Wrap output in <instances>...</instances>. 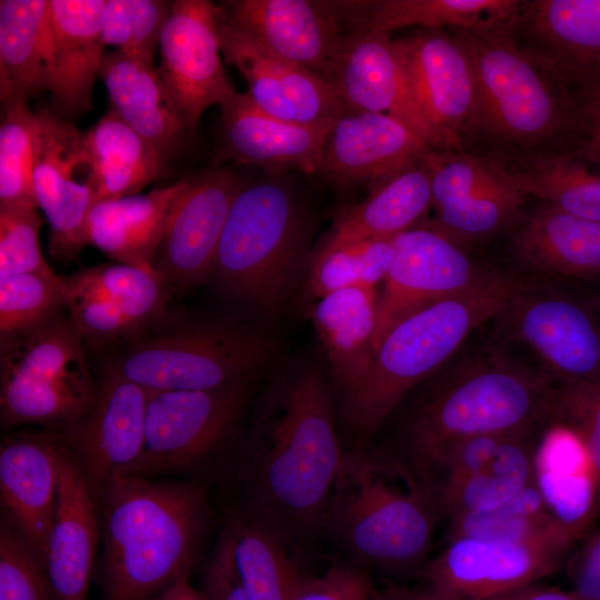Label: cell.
<instances>
[{
	"mask_svg": "<svg viewBox=\"0 0 600 600\" xmlns=\"http://www.w3.org/2000/svg\"><path fill=\"white\" fill-rule=\"evenodd\" d=\"M106 0H49L52 30L51 111L67 120L92 109V90L104 54Z\"/></svg>",
	"mask_w": 600,
	"mask_h": 600,
	"instance_id": "cell-30",
	"label": "cell"
},
{
	"mask_svg": "<svg viewBox=\"0 0 600 600\" xmlns=\"http://www.w3.org/2000/svg\"><path fill=\"white\" fill-rule=\"evenodd\" d=\"M576 540L554 534L528 541L481 538L448 540L426 569L430 600H488L557 571Z\"/></svg>",
	"mask_w": 600,
	"mask_h": 600,
	"instance_id": "cell-12",
	"label": "cell"
},
{
	"mask_svg": "<svg viewBox=\"0 0 600 600\" xmlns=\"http://www.w3.org/2000/svg\"><path fill=\"white\" fill-rule=\"evenodd\" d=\"M326 81L349 110L392 116L431 147L443 149L412 97L388 33L342 32L332 51Z\"/></svg>",
	"mask_w": 600,
	"mask_h": 600,
	"instance_id": "cell-20",
	"label": "cell"
},
{
	"mask_svg": "<svg viewBox=\"0 0 600 600\" xmlns=\"http://www.w3.org/2000/svg\"><path fill=\"white\" fill-rule=\"evenodd\" d=\"M61 280L69 318L92 344L139 334L162 317L170 294L153 271L117 262L82 268Z\"/></svg>",
	"mask_w": 600,
	"mask_h": 600,
	"instance_id": "cell-17",
	"label": "cell"
},
{
	"mask_svg": "<svg viewBox=\"0 0 600 600\" xmlns=\"http://www.w3.org/2000/svg\"><path fill=\"white\" fill-rule=\"evenodd\" d=\"M422 159L431 183L434 218L426 226L454 243L488 240L512 228L528 197L493 156L429 149Z\"/></svg>",
	"mask_w": 600,
	"mask_h": 600,
	"instance_id": "cell-11",
	"label": "cell"
},
{
	"mask_svg": "<svg viewBox=\"0 0 600 600\" xmlns=\"http://www.w3.org/2000/svg\"><path fill=\"white\" fill-rule=\"evenodd\" d=\"M83 339L60 312L0 336V421L6 429L36 423L62 430L92 404L94 387Z\"/></svg>",
	"mask_w": 600,
	"mask_h": 600,
	"instance_id": "cell-8",
	"label": "cell"
},
{
	"mask_svg": "<svg viewBox=\"0 0 600 600\" xmlns=\"http://www.w3.org/2000/svg\"><path fill=\"white\" fill-rule=\"evenodd\" d=\"M189 178L147 193L96 202L86 241L117 263L152 271L156 251Z\"/></svg>",
	"mask_w": 600,
	"mask_h": 600,
	"instance_id": "cell-32",
	"label": "cell"
},
{
	"mask_svg": "<svg viewBox=\"0 0 600 600\" xmlns=\"http://www.w3.org/2000/svg\"><path fill=\"white\" fill-rule=\"evenodd\" d=\"M496 158L527 197L600 222V168L577 150Z\"/></svg>",
	"mask_w": 600,
	"mask_h": 600,
	"instance_id": "cell-39",
	"label": "cell"
},
{
	"mask_svg": "<svg viewBox=\"0 0 600 600\" xmlns=\"http://www.w3.org/2000/svg\"><path fill=\"white\" fill-rule=\"evenodd\" d=\"M99 77L111 109L166 160L182 149L191 133L172 106L153 62L114 49L104 52Z\"/></svg>",
	"mask_w": 600,
	"mask_h": 600,
	"instance_id": "cell-33",
	"label": "cell"
},
{
	"mask_svg": "<svg viewBox=\"0 0 600 600\" xmlns=\"http://www.w3.org/2000/svg\"><path fill=\"white\" fill-rule=\"evenodd\" d=\"M512 228L513 254L523 266L574 278L600 277V222L542 201Z\"/></svg>",
	"mask_w": 600,
	"mask_h": 600,
	"instance_id": "cell-34",
	"label": "cell"
},
{
	"mask_svg": "<svg viewBox=\"0 0 600 600\" xmlns=\"http://www.w3.org/2000/svg\"><path fill=\"white\" fill-rule=\"evenodd\" d=\"M311 318L343 393L367 374L374 356L378 293L350 287L317 299Z\"/></svg>",
	"mask_w": 600,
	"mask_h": 600,
	"instance_id": "cell-38",
	"label": "cell"
},
{
	"mask_svg": "<svg viewBox=\"0 0 600 600\" xmlns=\"http://www.w3.org/2000/svg\"><path fill=\"white\" fill-rule=\"evenodd\" d=\"M552 417L580 436L593 468L600 502V381L562 382L554 390Z\"/></svg>",
	"mask_w": 600,
	"mask_h": 600,
	"instance_id": "cell-48",
	"label": "cell"
},
{
	"mask_svg": "<svg viewBox=\"0 0 600 600\" xmlns=\"http://www.w3.org/2000/svg\"><path fill=\"white\" fill-rule=\"evenodd\" d=\"M246 392L247 380L212 390L149 392L142 451L119 477L200 469L228 441Z\"/></svg>",
	"mask_w": 600,
	"mask_h": 600,
	"instance_id": "cell-10",
	"label": "cell"
},
{
	"mask_svg": "<svg viewBox=\"0 0 600 600\" xmlns=\"http://www.w3.org/2000/svg\"><path fill=\"white\" fill-rule=\"evenodd\" d=\"M506 311L519 337L562 382L600 381V323L587 308L517 282Z\"/></svg>",
	"mask_w": 600,
	"mask_h": 600,
	"instance_id": "cell-22",
	"label": "cell"
},
{
	"mask_svg": "<svg viewBox=\"0 0 600 600\" xmlns=\"http://www.w3.org/2000/svg\"><path fill=\"white\" fill-rule=\"evenodd\" d=\"M553 399L554 390L526 371L496 361L472 364L439 382L413 410L406 461L427 478L461 439L530 432L552 417Z\"/></svg>",
	"mask_w": 600,
	"mask_h": 600,
	"instance_id": "cell-7",
	"label": "cell"
},
{
	"mask_svg": "<svg viewBox=\"0 0 600 600\" xmlns=\"http://www.w3.org/2000/svg\"><path fill=\"white\" fill-rule=\"evenodd\" d=\"M342 32L511 29L522 0H324Z\"/></svg>",
	"mask_w": 600,
	"mask_h": 600,
	"instance_id": "cell-29",
	"label": "cell"
},
{
	"mask_svg": "<svg viewBox=\"0 0 600 600\" xmlns=\"http://www.w3.org/2000/svg\"><path fill=\"white\" fill-rule=\"evenodd\" d=\"M374 593L361 566L337 563L321 576H301L292 600H373Z\"/></svg>",
	"mask_w": 600,
	"mask_h": 600,
	"instance_id": "cell-49",
	"label": "cell"
},
{
	"mask_svg": "<svg viewBox=\"0 0 600 600\" xmlns=\"http://www.w3.org/2000/svg\"><path fill=\"white\" fill-rule=\"evenodd\" d=\"M272 341L230 321L186 323L137 334L108 371L149 392L212 390L248 380Z\"/></svg>",
	"mask_w": 600,
	"mask_h": 600,
	"instance_id": "cell-9",
	"label": "cell"
},
{
	"mask_svg": "<svg viewBox=\"0 0 600 600\" xmlns=\"http://www.w3.org/2000/svg\"><path fill=\"white\" fill-rule=\"evenodd\" d=\"M510 34L568 89L600 77V0H523Z\"/></svg>",
	"mask_w": 600,
	"mask_h": 600,
	"instance_id": "cell-23",
	"label": "cell"
},
{
	"mask_svg": "<svg viewBox=\"0 0 600 600\" xmlns=\"http://www.w3.org/2000/svg\"><path fill=\"white\" fill-rule=\"evenodd\" d=\"M428 596V594H427ZM429 598V597H428ZM430 600V599H429ZM488 600H581L569 589L533 583Z\"/></svg>",
	"mask_w": 600,
	"mask_h": 600,
	"instance_id": "cell-55",
	"label": "cell"
},
{
	"mask_svg": "<svg viewBox=\"0 0 600 600\" xmlns=\"http://www.w3.org/2000/svg\"><path fill=\"white\" fill-rule=\"evenodd\" d=\"M533 483L556 523L576 541L600 516L599 489L586 447L570 426L556 420L533 451Z\"/></svg>",
	"mask_w": 600,
	"mask_h": 600,
	"instance_id": "cell-31",
	"label": "cell"
},
{
	"mask_svg": "<svg viewBox=\"0 0 600 600\" xmlns=\"http://www.w3.org/2000/svg\"><path fill=\"white\" fill-rule=\"evenodd\" d=\"M94 203L139 193L166 172V159L113 110L83 136Z\"/></svg>",
	"mask_w": 600,
	"mask_h": 600,
	"instance_id": "cell-37",
	"label": "cell"
},
{
	"mask_svg": "<svg viewBox=\"0 0 600 600\" xmlns=\"http://www.w3.org/2000/svg\"><path fill=\"white\" fill-rule=\"evenodd\" d=\"M599 309H600V299H599Z\"/></svg>",
	"mask_w": 600,
	"mask_h": 600,
	"instance_id": "cell-58",
	"label": "cell"
},
{
	"mask_svg": "<svg viewBox=\"0 0 600 600\" xmlns=\"http://www.w3.org/2000/svg\"><path fill=\"white\" fill-rule=\"evenodd\" d=\"M201 591L206 600H251L236 572L226 528L204 567Z\"/></svg>",
	"mask_w": 600,
	"mask_h": 600,
	"instance_id": "cell-52",
	"label": "cell"
},
{
	"mask_svg": "<svg viewBox=\"0 0 600 600\" xmlns=\"http://www.w3.org/2000/svg\"><path fill=\"white\" fill-rule=\"evenodd\" d=\"M407 461L379 451L344 452L323 523L359 566L418 563L431 543L434 500Z\"/></svg>",
	"mask_w": 600,
	"mask_h": 600,
	"instance_id": "cell-4",
	"label": "cell"
},
{
	"mask_svg": "<svg viewBox=\"0 0 600 600\" xmlns=\"http://www.w3.org/2000/svg\"><path fill=\"white\" fill-rule=\"evenodd\" d=\"M527 433L513 436L481 468L440 484L438 503L449 517L496 507L533 483L534 446Z\"/></svg>",
	"mask_w": 600,
	"mask_h": 600,
	"instance_id": "cell-41",
	"label": "cell"
},
{
	"mask_svg": "<svg viewBox=\"0 0 600 600\" xmlns=\"http://www.w3.org/2000/svg\"><path fill=\"white\" fill-rule=\"evenodd\" d=\"M219 146L214 166L230 160L278 173H319L326 136L332 123L301 126L260 110L248 93L236 91L220 104Z\"/></svg>",
	"mask_w": 600,
	"mask_h": 600,
	"instance_id": "cell-28",
	"label": "cell"
},
{
	"mask_svg": "<svg viewBox=\"0 0 600 600\" xmlns=\"http://www.w3.org/2000/svg\"><path fill=\"white\" fill-rule=\"evenodd\" d=\"M561 533L570 536L552 519L538 489L531 483L496 507L450 517L448 540L470 537L528 541Z\"/></svg>",
	"mask_w": 600,
	"mask_h": 600,
	"instance_id": "cell-42",
	"label": "cell"
},
{
	"mask_svg": "<svg viewBox=\"0 0 600 600\" xmlns=\"http://www.w3.org/2000/svg\"><path fill=\"white\" fill-rule=\"evenodd\" d=\"M63 307L62 280L54 271L0 278V336L41 323Z\"/></svg>",
	"mask_w": 600,
	"mask_h": 600,
	"instance_id": "cell-45",
	"label": "cell"
},
{
	"mask_svg": "<svg viewBox=\"0 0 600 600\" xmlns=\"http://www.w3.org/2000/svg\"><path fill=\"white\" fill-rule=\"evenodd\" d=\"M517 282L489 271L468 289L397 322L379 343L366 377L343 393L344 416L361 434L376 431L404 396L487 320L506 312Z\"/></svg>",
	"mask_w": 600,
	"mask_h": 600,
	"instance_id": "cell-5",
	"label": "cell"
},
{
	"mask_svg": "<svg viewBox=\"0 0 600 600\" xmlns=\"http://www.w3.org/2000/svg\"><path fill=\"white\" fill-rule=\"evenodd\" d=\"M0 126V207L38 209L32 188L37 112L27 102L3 109Z\"/></svg>",
	"mask_w": 600,
	"mask_h": 600,
	"instance_id": "cell-44",
	"label": "cell"
},
{
	"mask_svg": "<svg viewBox=\"0 0 600 600\" xmlns=\"http://www.w3.org/2000/svg\"><path fill=\"white\" fill-rule=\"evenodd\" d=\"M219 23V4L176 0L160 38L157 69L190 133L210 106H220L236 92L221 61Z\"/></svg>",
	"mask_w": 600,
	"mask_h": 600,
	"instance_id": "cell-14",
	"label": "cell"
},
{
	"mask_svg": "<svg viewBox=\"0 0 600 600\" xmlns=\"http://www.w3.org/2000/svg\"><path fill=\"white\" fill-rule=\"evenodd\" d=\"M310 223L294 193L267 179L238 190L218 244L212 278L228 294L278 310L308 266Z\"/></svg>",
	"mask_w": 600,
	"mask_h": 600,
	"instance_id": "cell-6",
	"label": "cell"
},
{
	"mask_svg": "<svg viewBox=\"0 0 600 600\" xmlns=\"http://www.w3.org/2000/svg\"><path fill=\"white\" fill-rule=\"evenodd\" d=\"M101 38L106 46L126 51L131 42L128 0H106L101 17Z\"/></svg>",
	"mask_w": 600,
	"mask_h": 600,
	"instance_id": "cell-54",
	"label": "cell"
},
{
	"mask_svg": "<svg viewBox=\"0 0 600 600\" xmlns=\"http://www.w3.org/2000/svg\"><path fill=\"white\" fill-rule=\"evenodd\" d=\"M128 3L131 17V42L124 52L153 62L154 51L160 43L173 1L128 0Z\"/></svg>",
	"mask_w": 600,
	"mask_h": 600,
	"instance_id": "cell-50",
	"label": "cell"
},
{
	"mask_svg": "<svg viewBox=\"0 0 600 600\" xmlns=\"http://www.w3.org/2000/svg\"><path fill=\"white\" fill-rule=\"evenodd\" d=\"M148 400L144 388L106 370L87 412L59 430L98 504L109 483L142 451Z\"/></svg>",
	"mask_w": 600,
	"mask_h": 600,
	"instance_id": "cell-19",
	"label": "cell"
},
{
	"mask_svg": "<svg viewBox=\"0 0 600 600\" xmlns=\"http://www.w3.org/2000/svg\"><path fill=\"white\" fill-rule=\"evenodd\" d=\"M431 208L430 174L421 157L371 186L364 200L341 210L319 247L366 239H393L421 226Z\"/></svg>",
	"mask_w": 600,
	"mask_h": 600,
	"instance_id": "cell-36",
	"label": "cell"
},
{
	"mask_svg": "<svg viewBox=\"0 0 600 600\" xmlns=\"http://www.w3.org/2000/svg\"><path fill=\"white\" fill-rule=\"evenodd\" d=\"M431 147L410 126L384 113L348 110L331 124L319 173L341 186L379 183Z\"/></svg>",
	"mask_w": 600,
	"mask_h": 600,
	"instance_id": "cell-24",
	"label": "cell"
},
{
	"mask_svg": "<svg viewBox=\"0 0 600 600\" xmlns=\"http://www.w3.org/2000/svg\"><path fill=\"white\" fill-rule=\"evenodd\" d=\"M59 430L9 434L0 444V499L43 568L58 487Z\"/></svg>",
	"mask_w": 600,
	"mask_h": 600,
	"instance_id": "cell-27",
	"label": "cell"
},
{
	"mask_svg": "<svg viewBox=\"0 0 600 600\" xmlns=\"http://www.w3.org/2000/svg\"><path fill=\"white\" fill-rule=\"evenodd\" d=\"M98 508L62 437L57 498L44 561L52 600H88L99 537Z\"/></svg>",
	"mask_w": 600,
	"mask_h": 600,
	"instance_id": "cell-26",
	"label": "cell"
},
{
	"mask_svg": "<svg viewBox=\"0 0 600 600\" xmlns=\"http://www.w3.org/2000/svg\"><path fill=\"white\" fill-rule=\"evenodd\" d=\"M51 80L49 0H1L0 100L3 109L50 91Z\"/></svg>",
	"mask_w": 600,
	"mask_h": 600,
	"instance_id": "cell-35",
	"label": "cell"
},
{
	"mask_svg": "<svg viewBox=\"0 0 600 600\" xmlns=\"http://www.w3.org/2000/svg\"><path fill=\"white\" fill-rule=\"evenodd\" d=\"M392 250V262L378 293L374 352L401 319L468 289L490 271L461 246L423 223L396 236Z\"/></svg>",
	"mask_w": 600,
	"mask_h": 600,
	"instance_id": "cell-16",
	"label": "cell"
},
{
	"mask_svg": "<svg viewBox=\"0 0 600 600\" xmlns=\"http://www.w3.org/2000/svg\"><path fill=\"white\" fill-rule=\"evenodd\" d=\"M392 239H366L319 247L310 259L308 286L319 299L350 287L384 280L392 262Z\"/></svg>",
	"mask_w": 600,
	"mask_h": 600,
	"instance_id": "cell-43",
	"label": "cell"
},
{
	"mask_svg": "<svg viewBox=\"0 0 600 600\" xmlns=\"http://www.w3.org/2000/svg\"><path fill=\"white\" fill-rule=\"evenodd\" d=\"M238 578L251 600H292L301 574L286 540L256 516H238L226 524Z\"/></svg>",
	"mask_w": 600,
	"mask_h": 600,
	"instance_id": "cell-40",
	"label": "cell"
},
{
	"mask_svg": "<svg viewBox=\"0 0 600 600\" xmlns=\"http://www.w3.org/2000/svg\"><path fill=\"white\" fill-rule=\"evenodd\" d=\"M219 33L224 60L241 73L248 96L267 114L294 124L323 126L349 110L321 77L269 52L221 16Z\"/></svg>",
	"mask_w": 600,
	"mask_h": 600,
	"instance_id": "cell-21",
	"label": "cell"
},
{
	"mask_svg": "<svg viewBox=\"0 0 600 600\" xmlns=\"http://www.w3.org/2000/svg\"><path fill=\"white\" fill-rule=\"evenodd\" d=\"M412 97L443 149L472 151L479 101L471 61L450 30L418 29L393 40Z\"/></svg>",
	"mask_w": 600,
	"mask_h": 600,
	"instance_id": "cell-13",
	"label": "cell"
},
{
	"mask_svg": "<svg viewBox=\"0 0 600 600\" xmlns=\"http://www.w3.org/2000/svg\"><path fill=\"white\" fill-rule=\"evenodd\" d=\"M247 452L253 516L284 540L323 523L344 452L319 367L303 366L270 387Z\"/></svg>",
	"mask_w": 600,
	"mask_h": 600,
	"instance_id": "cell-1",
	"label": "cell"
},
{
	"mask_svg": "<svg viewBox=\"0 0 600 600\" xmlns=\"http://www.w3.org/2000/svg\"><path fill=\"white\" fill-rule=\"evenodd\" d=\"M582 539L566 561L569 590L581 600H600V530Z\"/></svg>",
	"mask_w": 600,
	"mask_h": 600,
	"instance_id": "cell-53",
	"label": "cell"
},
{
	"mask_svg": "<svg viewBox=\"0 0 600 600\" xmlns=\"http://www.w3.org/2000/svg\"><path fill=\"white\" fill-rule=\"evenodd\" d=\"M221 18L269 52L326 81L342 33L324 0H228Z\"/></svg>",
	"mask_w": 600,
	"mask_h": 600,
	"instance_id": "cell-25",
	"label": "cell"
},
{
	"mask_svg": "<svg viewBox=\"0 0 600 600\" xmlns=\"http://www.w3.org/2000/svg\"><path fill=\"white\" fill-rule=\"evenodd\" d=\"M0 600H52L40 559L4 517L0 524Z\"/></svg>",
	"mask_w": 600,
	"mask_h": 600,
	"instance_id": "cell-46",
	"label": "cell"
},
{
	"mask_svg": "<svg viewBox=\"0 0 600 600\" xmlns=\"http://www.w3.org/2000/svg\"><path fill=\"white\" fill-rule=\"evenodd\" d=\"M83 136L51 110L37 112L32 188L49 223L50 254L59 261L74 259L87 244L94 196L88 186Z\"/></svg>",
	"mask_w": 600,
	"mask_h": 600,
	"instance_id": "cell-15",
	"label": "cell"
},
{
	"mask_svg": "<svg viewBox=\"0 0 600 600\" xmlns=\"http://www.w3.org/2000/svg\"><path fill=\"white\" fill-rule=\"evenodd\" d=\"M149 600H206V598L201 590L192 587L187 574Z\"/></svg>",
	"mask_w": 600,
	"mask_h": 600,
	"instance_id": "cell-56",
	"label": "cell"
},
{
	"mask_svg": "<svg viewBox=\"0 0 600 600\" xmlns=\"http://www.w3.org/2000/svg\"><path fill=\"white\" fill-rule=\"evenodd\" d=\"M236 174L214 166L189 178L156 251L152 271L170 291L210 279L220 237L240 189Z\"/></svg>",
	"mask_w": 600,
	"mask_h": 600,
	"instance_id": "cell-18",
	"label": "cell"
},
{
	"mask_svg": "<svg viewBox=\"0 0 600 600\" xmlns=\"http://www.w3.org/2000/svg\"><path fill=\"white\" fill-rule=\"evenodd\" d=\"M373 600H429L426 591H413L401 587L377 590Z\"/></svg>",
	"mask_w": 600,
	"mask_h": 600,
	"instance_id": "cell-57",
	"label": "cell"
},
{
	"mask_svg": "<svg viewBox=\"0 0 600 600\" xmlns=\"http://www.w3.org/2000/svg\"><path fill=\"white\" fill-rule=\"evenodd\" d=\"M37 209L0 207V278L27 272H53L46 261Z\"/></svg>",
	"mask_w": 600,
	"mask_h": 600,
	"instance_id": "cell-47",
	"label": "cell"
},
{
	"mask_svg": "<svg viewBox=\"0 0 600 600\" xmlns=\"http://www.w3.org/2000/svg\"><path fill=\"white\" fill-rule=\"evenodd\" d=\"M577 126V151L600 166V77L568 89Z\"/></svg>",
	"mask_w": 600,
	"mask_h": 600,
	"instance_id": "cell-51",
	"label": "cell"
},
{
	"mask_svg": "<svg viewBox=\"0 0 600 600\" xmlns=\"http://www.w3.org/2000/svg\"><path fill=\"white\" fill-rule=\"evenodd\" d=\"M474 72L478 140L472 151L499 158L577 150V126L568 88L522 50L510 30H450Z\"/></svg>",
	"mask_w": 600,
	"mask_h": 600,
	"instance_id": "cell-3",
	"label": "cell"
},
{
	"mask_svg": "<svg viewBox=\"0 0 600 600\" xmlns=\"http://www.w3.org/2000/svg\"><path fill=\"white\" fill-rule=\"evenodd\" d=\"M98 506L101 600H149L190 576L212 517L204 484L117 477Z\"/></svg>",
	"mask_w": 600,
	"mask_h": 600,
	"instance_id": "cell-2",
	"label": "cell"
}]
</instances>
